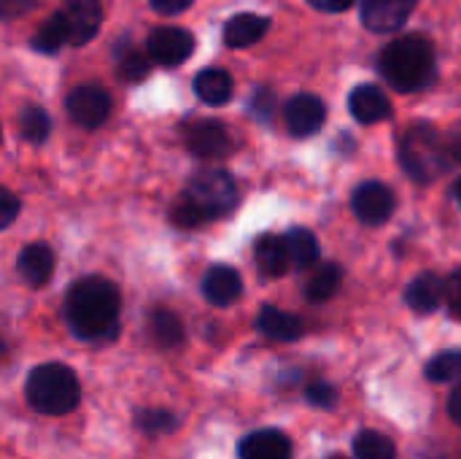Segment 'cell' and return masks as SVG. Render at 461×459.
<instances>
[{"label":"cell","mask_w":461,"mask_h":459,"mask_svg":"<svg viewBox=\"0 0 461 459\" xmlns=\"http://www.w3.org/2000/svg\"><path fill=\"white\" fill-rule=\"evenodd\" d=\"M122 295L113 281L103 276L78 279L65 295V322L78 341L105 344L119 333Z\"/></svg>","instance_id":"6da1fadb"},{"label":"cell","mask_w":461,"mask_h":459,"mask_svg":"<svg viewBox=\"0 0 461 459\" xmlns=\"http://www.w3.org/2000/svg\"><path fill=\"white\" fill-rule=\"evenodd\" d=\"M378 70L397 92L429 89L438 81L435 49L424 35H402L381 51Z\"/></svg>","instance_id":"7a4b0ae2"},{"label":"cell","mask_w":461,"mask_h":459,"mask_svg":"<svg viewBox=\"0 0 461 459\" xmlns=\"http://www.w3.org/2000/svg\"><path fill=\"white\" fill-rule=\"evenodd\" d=\"M24 398L32 411L43 417H65L81 403V384L68 365L46 363L30 371L24 381Z\"/></svg>","instance_id":"3957f363"},{"label":"cell","mask_w":461,"mask_h":459,"mask_svg":"<svg viewBox=\"0 0 461 459\" xmlns=\"http://www.w3.org/2000/svg\"><path fill=\"white\" fill-rule=\"evenodd\" d=\"M400 162L411 179L419 184H429L451 168L446 135H440L432 124L419 122L402 133L400 141Z\"/></svg>","instance_id":"277c9868"},{"label":"cell","mask_w":461,"mask_h":459,"mask_svg":"<svg viewBox=\"0 0 461 459\" xmlns=\"http://www.w3.org/2000/svg\"><path fill=\"white\" fill-rule=\"evenodd\" d=\"M186 195L205 219H224L238 208V184L227 170H200L189 181Z\"/></svg>","instance_id":"5b68a950"},{"label":"cell","mask_w":461,"mask_h":459,"mask_svg":"<svg viewBox=\"0 0 461 459\" xmlns=\"http://www.w3.org/2000/svg\"><path fill=\"white\" fill-rule=\"evenodd\" d=\"M65 108H68V116L78 127L97 130L108 122L111 111H113V100H111L108 89H103L97 84H86V87H76L65 97Z\"/></svg>","instance_id":"8992f818"},{"label":"cell","mask_w":461,"mask_h":459,"mask_svg":"<svg viewBox=\"0 0 461 459\" xmlns=\"http://www.w3.org/2000/svg\"><path fill=\"white\" fill-rule=\"evenodd\" d=\"M192 51H194V38L184 27H157L146 38V54L157 65L176 68V65L186 62L192 57Z\"/></svg>","instance_id":"52a82bcc"},{"label":"cell","mask_w":461,"mask_h":459,"mask_svg":"<svg viewBox=\"0 0 461 459\" xmlns=\"http://www.w3.org/2000/svg\"><path fill=\"white\" fill-rule=\"evenodd\" d=\"M184 143L194 157L203 160H221L232 151V138L227 127L216 119H197L186 127Z\"/></svg>","instance_id":"ba28073f"},{"label":"cell","mask_w":461,"mask_h":459,"mask_svg":"<svg viewBox=\"0 0 461 459\" xmlns=\"http://www.w3.org/2000/svg\"><path fill=\"white\" fill-rule=\"evenodd\" d=\"M324 119H327V106H324L321 97H316L311 92L294 95L284 106V122H286L289 133L297 135V138L316 135L324 127Z\"/></svg>","instance_id":"9c48e42d"},{"label":"cell","mask_w":461,"mask_h":459,"mask_svg":"<svg viewBox=\"0 0 461 459\" xmlns=\"http://www.w3.org/2000/svg\"><path fill=\"white\" fill-rule=\"evenodd\" d=\"M351 208L365 225H384L394 214V192L381 181H365L354 189Z\"/></svg>","instance_id":"30bf717a"},{"label":"cell","mask_w":461,"mask_h":459,"mask_svg":"<svg viewBox=\"0 0 461 459\" xmlns=\"http://www.w3.org/2000/svg\"><path fill=\"white\" fill-rule=\"evenodd\" d=\"M68 19L70 27V46H84L89 43L100 24H103V5L100 0H62L59 8Z\"/></svg>","instance_id":"8fae6325"},{"label":"cell","mask_w":461,"mask_h":459,"mask_svg":"<svg viewBox=\"0 0 461 459\" xmlns=\"http://www.w3.org/2000/svg\"><path fill=\"white\" fill-rule=\"evenodd\" d=\"M413 14V0H362V22L373 32H394Z\"/></svg>","instance_id":"7c38bea8"},{"label":"cell","mask_w":461,"mask_h":459,"mask_svg":"<svg viewBox=\"0 0 461 459\" xmlns=\"http://www.w3.org/2000/svg\"><path fill=\"white\" fill-rule=\"evenodd\" d=\"M16 273L19 279L30 287V289H41L49 284L51 273H54V252L51 246L35 241V243H27L19 257H16Z\"/></svg>","instance_id":"4fadbf2b"},{"label":"cell","mask_w":461,"mask_h":459,"mask_svg":"<svg viewBox=\"0 0 461 459\" xmlns=\"http://www.w3.org/2000/svg\"><path fill=\"white\" fill-rule=\"evenodd\" d=\"M203 295L211 306L227 308L232 306L240 295H243V281L240 273L230 265H213L205 276H203Z\"/></svg>","instance_id":"5bb4252c"},{"label":"cell","mask_w":461,"mask_h":459,"mask_svg":"<svg viewBox=\"0 0 461 459\" xmlns=\"http://www.w3.org/2000/svg\"><path fill=\"white\" fill-rule=\"evenodd\" d=\"M348 108L354 114L357 122L362 124H378L384 119L392 116V103L384 95V89L373 87V84H362L348 95Z\"/></svg>","instance_id":"9a60e30c"},{"label":"cell","mask_w":461,"mask_h":459,"mask_svg":"<svg viewBox=\"0 0 461 459\" xmlns=\"http://www.w3.org/2000/svg\"><path fill=\"white\" fill-rule=\"evenodd\" d=\"M446 300V281L427 271V273H419L408 289H405V303L416 311V314H435Z\"/></svg>","instance_id":"2e32d148"},{"label":"cell","mask_w":461,"mask_h":459,"mask_svg":"<svg viewBox=\"0 0 461 459\" xmlns=\"http://www.w3.org/2000/svg\"><path fill=\"white\" fill-rule=\"evenodd\" d=\"M240 459H292V441L281 430H257L238 446Z\"/></svg>","instance_id":"e0dca14e"},{"label":"cell","mask_w":461,"mask_h":459,"mask_svg":"<svg viewBox=\"0 0 461 459\" xmlns=\"http://www.w3.org/2000/svg\"><path fill=\"white\" fill-rule=\"evenodd\" d=\"M254 260H257V271L265 279H278L292 268V257H289V246L286 238L281 235H259L257 246H254Z\"/></svg>","instance_id":"ac0fdd59"},{"label":"cell","mask_w":461,"mask_h":459,"mask_svg":"<svg viewBox=\"0 0 461 459\" xmlns=\"http://www.w3.org/2000/svg\"><path fill=\"white\" fill-rule=\"evenodd\" d=\"M257 330L262 335H267L270 341H281V344H292L303 335V319L289 314V311H281L276 306H262L259 314H257Z\"/></svg>","instance_id":"d6986e66"},{"label":"cell","mask_w":461,"mask_h":459,"mask_svg":"<svg viewBox=\"0 0 461 459\" xmlns=\"http://www.w3.org/2000/svg\"><path fill=\"white\" fill-rule=\"evenodd\" d=\"M267 24H270L267 16H259V14H238V16H232L224 24V35L221 38H224V43L230 49H246V46H254L257 41L265 38Z\"/></svg>","instance_id":"ffe728a7"},{"label":"cell","mask_w":461,"mask_h":459,"mask_svg":"<svg viewBox=\"0 0 461 459\" xmlns=\"http://www.w3.org/2000/svg\"><path fill=\"white\" fill-rule=\"evenodd\" d=\"M194 95L205 103V106H224L232 97L235 81L224 68H205L194 76Z\"/></svg>","instance_id":"44dd1931"},{"label":"cell","mask_w":461,"mask_h":459,"mask_svg":"<svg viewBox=\"0 0 461 459\" xmlns=\"http://www.w3.org/2000/svg\"><path fill=\"white\" fill-rule=\"evenodd\" d=\"M343 284V268L338 262H319L305 281V298L311 303H327Z\"/></svg>","instance_id":"7402d4cb"},{"label":"cell","mask_w":461,"mask_h":459,"mask_svg":"<svg viewBox=\"0 0 461 459\" xmlns=\"http://www.w3.org/2000/svg\"><path fill=\"white\" fill-rule=\"evenodd\" d=\"M30 46L35 51H43V54H57L62 46H70V27H68V19L62 11L51 14L41 27L38 32L32 35Z\"/></svg>","instance_id":"603a6c76"},{"label":"cell","mask_w":461,"mask_h":459,"mask_svg":"<svg viewBox=\"0 0 461 459\" xmlns=\"http://www.w3.org/2000/svg\"><path fill=\"white\" fill-rule=\"evenodd\" d=\"M149 338L159 346V349H176L184 341V325L181 319L167 311V308H154L149 314Z\"/></svg>","instance_id":"cb8c5ba5"},{"label":"cell","mask_w":461,"mask_h":459,"mask_svg":"<svg viewBox=\"0 0 461 459\" xmlns=\"http://www.w3.org/2000/svg\"><path fill=\"white\" fill-rule=\"evenodd\" d=\"M286 246H289V257H292V268L297 271H308L319 262L321 257V249H319V241L311 230L305 227H292L286 235Z\"/></svg>","instance_id":"d4e9b609"},{"label":"cell","mask_w":461,"mask_h":459,"mask_svg":"<svg viewBox=\"0 0 461 459\" xmlns=\"http://www.w3.org/2000/svg\"><path fill=\"white\" fill-rule=\"evenodd\" d=\"M354 454H357V459H397V446L384 433L362 430L354 438Z\"/></svg>","instance_id":"484cf974"},{"label":"cell","mask_w":461,"mask_h":459,"mask_svg":"<svg viewBox=\"0 0 461 459\" xmlns=\"http://www.w3.org/2000/svg\"><path fill=\"white\" fill-rule=\"evenodd\" d=\"M51 133V119L41 106H24L19 114V135L27 143H43Z\"/></svg>","instance_id":"4316f807"},{"label":"cell","mask_w":461,"mask_h":459,"mask_svg":"<svg viewBox=\"0 0 461 459\" xmlns=\"http://www.w3.org/2000/svg\"><path fill=\"white\" fill-rule=\"evenodd\" d=\"M116 70H119V78L127 81V84H138L149 76L151 70V62L143 51H138L132 43L119 49V57H116Z\"/></svg>","instance_id":"83f0119b"},{"label":"cell","mask_w":461,"mask_h":459,"mask_svg":"<svg viewBox=\"0 0 461 459\" xmlns=\"http://www.w3.org/2000/svg\"><path fill=\"white\" fill-rule=\"evenodd\" d=\"M427 379L435 384H451L461 379V349H451V352H440L438 357H432L424 368Z\"/></svg>","instance_id":"f1b7e54d"},{"label":"cell","mask_w":461,"mask_h":459,"mask_svg":"<svg viewBox=\"0 0 461 459\" xmlns=\"http://www.w3.org/2000/svg\"><path fill=\"white\" fill-rule=\"evenodd\" d=\"M138 425L146 436H167L178 427V419L165 409H146L138 414Z\"/></svg>","instance_id":"f546056e"},{"label":"cell","mask_w":461,"mask_h":459,"mask_svg":"<svg viewBox=\"0 0 461 459\" xmlns=\"http://www.w3.org/2000/svg\"><path fill=\"white\" fill-rule=\"evenodd\" d=\"M170 222L178 225V227H197V225H203V222H208V219H205L203 211L194 206V200L184 192V195L173 203V208H170Z\"/></svg>","instance_id":"4dcf8cb0"},{"label":"cell","mask_w":461,"mask_h":459,"mask_svg":"<svg viewBox=\"0 0 461 459\" xmlns=\"http://www.w3.org/2000/svg\"><path fill=\"white\" fill-rule=\"evenodd\" d=\"M305 398L316 409H332L338 403V390L332 384H327V381H316V384H311L305 390Z\"/></svg>","instance_id":"1f68e13d"},{"label":"cell","mask_w":461,"mask_h":459,"mask_svg":"<svg viewBox=\"0 0 461 459\" xmlns=\"http://www.w3.org/2000/svg\"><path fill=\"white\" fill-rule=\"evenodd\" d=\"M251 111H254V116H257V119L267 122V119L273 116V111H276V95H273L267 87L257 89V92H254V97H251Z\"/></svg>","instance_id":"d6a6232c"},{"label":"cell","mask_w":461,"mask_h":459,"mask_svg":"<svg viewBox=\"0 0 461 459\" xmlns=\"http://www.w3.org/2000/svg\"><path fill=\"white\" fill-rule=\"evenodd\" d=\"M446 303H448L451 317L461 319V268L446 279Z\"/></svg>","instance_id":"836d02e7"},{"label":"cell","mask_w":461,"mask_h":459,"mask_svg":"<svg viewBox=\"0 0 461 459\" xmlns=\"http://www.w3.org/2000/svg\"><path fill=\"white\" fill-rule=\"evenodd\" d=\"M41 0H0V14L5 22L16 19V16H24L27 11H32Z\"/></svg>","instance_id":"e575fe53"},{"label":"cell","mask_w":461,"mask_h":459,"mask_svg":"<svg viewBox=\"0 0 461 459\" xmlns=\"http://www.w3.org/2000/svg\"><path fill=\"white\" fill-rule=\"evenodd\" d=\"M192 3H194V0H149V5H151L157 14H162V16H176V14H181V11H186Z\"/></svg>","instance_id":"d590c367"},{"label":"cell","mask_w":461,"mask_h":459,"mask_svg":"<svg viewBox=\"0 0 461 459\" xmlns=\"http://www.w3.org/2000/svg\"><path fill=\"white\" fill-rule=\"evenodd\" d=\"M16 211H19V197H16L11 189H3V211H0V225H3V227H8V225L14 222Z\"/></svg>","instance_id":"8d00e7d4"},{"label":"cell","mask_w":461,"mask_h":459,"mask_svg":"<svg viewBox=\"0 0 461 459\" xmlns=\"http://www.w3.org/2000/svg\"><path fill=\"white\" fill-rule=\"evenodd\" d=\"M313 8H319V11H327V14H340V11H346V8H351L357 0H308Z\"/></svg>","instance_id":"74e56055"},{"label":"cell","mask_w":461,"mask_h":459,"mask_svg":"<svg viewBox=\"0 0 461 459\" xmlns=\"http://www.w3.org/2000/svg\"><path fill=\"white\" fill-rule=\"evenodd\" d=\"M446 149H448V160H451V165H461V130L446 135Z\"/></svg>","instance_id":"f35d334b"},{"label":"cell","mask_w":461,"mask_h":459,"mask_svg":"<svg viewBox=\"0 0 461 459\" xmlns=\"http://www.w3.org/2000/svg\"><path fill=\"white\" fill-rule=\"evenodd\" d=\"M448 417L461 427V384L459 387H454V392H451V398H448Z\"/></svg>","instance_id":"ab89813d"},{"label":"cell","mask_w":461,"mask_h":459,"mask_svg":"<svg viewBox=\"0 0 461 459\" xmlns=\"http://www.w3.org/2000/svg\"><path fill=\"white\" fill-rule=\"evenodd\" d=\"M454 197H456V203L461 206V179L454 184Z\"/></svg>","instance_id":"60d3db41"},{"label":"cell","mask_w":461,"mask_h":459,"mask_svg":"<svg viewBox=\"0 0 461 459\" xmlns=\"http://www.w3.org/2000/svg\"><path fill=\"white\" fill-rule=\"evenodd\" d=\"M330 459H346V457H338V454H335V457H330Z\"/></svg>","instance_id":"b9f144b4"}]
</instances>
